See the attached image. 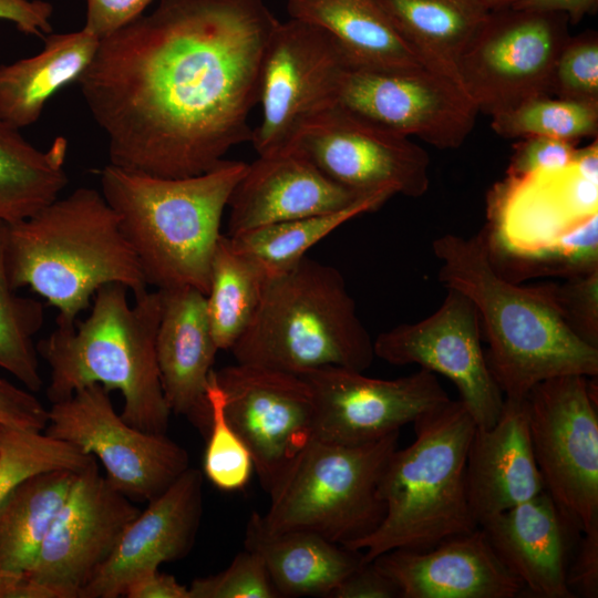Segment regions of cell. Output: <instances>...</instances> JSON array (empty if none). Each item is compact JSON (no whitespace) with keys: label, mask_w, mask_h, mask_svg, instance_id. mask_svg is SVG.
<instances>
[{"label":"cell","mask_w":598,"mask_h":598,"mask_svg":"<svg viewBox=\"0 0 598 598\" xmlns=\"http://www.w3.org/2000/svg\"><path fill=\"white\" fill-rule=\"evenodd\" d=\"M278 21L264 0H158L101 39L76 83L106 136L110 164L189 177L250 142Z\"/></svg>","instance_id":"cell-1"},{"label":"cell","mask_w":598,"mask_h":598,"mask_svg":"<svg viewBox=\"0 0 598 598\" xmlns=\"http://www.w3.org/2000/svg\"><path fill=\"white\" fill-rule=\"evenodd\" d=\"M439 279L464 293L481 320L488 369L504 398L523 399L538 383L561 375L597 377L598 348L564 321L553 282L522 286L493 268L481 233L434 239Z\"/></svg>","instance_id":"cell-2"},{"label":"cell","mask_w":598,"mask_h":598,"mask_svg":"<svg viewBox=\"0 0 598 598\" xmlns=\"http://www.w3.org/2000/svg\"><path fill=\"white\" fill-rule=\"evenodd\" d=\"M6 262L14 289L30 287L74 323L104 285L147 291L120 218L102 193L80 187L32 216L6 224Z\"/></svg>","instance_id":"cell-3"},{"label":"cell","mask_w":598,"mask_h":598,"mask_svg":"<svg viewBox=\"0 0 598 598\" xmlns=\"http://www.w3.org/2000/svg\"><path fill=\"white\" fill-rule=\"evenodd\" d=\"M247 164L225 159L210 171L167 178L107 164L101 193L120 218L148 286L208 292L220 223Z\"/></svg>","instance_id":"cell-4"},{"label":"cell","mask_w":598,"mask_h":598,"mask_svg":"<svg viewBox=\"0 0 598 598\" xmlns=\"http://www.w3.org/2000/svg\"><path fill=\"white\" fill-rule=\"evenodd\" d=\"M117 282L94 295L90 315L56 328L37 344L51 370V403L93 383L117 390L124 399L122 419L144 432L166 433L172 414L162 388L156 334L161 317L158 290L135 296Z\"/></svg>","instance_id":"cell-5"},{"label":"cell","mask_w":598,"mask_h":598,"mask_svg":"<svg viewBox=\"0 0 598 598\" xmlns=\"http://www.w3.org/2000/svg\"><path fill=\"white\" fill-rule=\"evenodd\" d=\"M414 441L396 448L379 483L385 514L374 532L351 546L371 561L393 549L426 550L478 528L467 499L466 457L476 424L460 400L414 422Z\"/></svg>","instance_id":"cell-6"},{"label":"cell","mask_w":598,"mask_h":598,"mask_svg":"<svg viewBox=\"0 0 598 598\" xmlns=\"http://www.w3.org/2000/svg\"><path fill=\"white\" fill-rule=\"evenodd\" d=\"M230 351L238 363L297 375L328 365L363 372L375 358L342 274L307 256L267 277L259 306Z\"/></svg>","instance_id":"cell-7"},{"label":"cell","mask_w":598,"mask_h":598,"mask_svg":"<svg viewBox=\"0 0 598 598\" xmlns=\"http://www.w3.org/2000/svg\"><path fill=\"white\" fill-rule=\"evenodd\" d=\"M400 432L360 445L311 437L269 491V532L303 530L350 549L382 522L379 483Z\"/></svg>","instance_id":"cell-8"},{"label":"cell","mask_w":598,"mask_h":598,"mask_svg":"<svg viewBox=\"0 0 598 598\" xmlns=\"http://www.w3.org/2000/svg\"><path fill=\"white\" fill-rule=\"evenodd\" d=\"M569 24L559 12L492 10L456 64L457 83L478 113L493 116L554 96L555 68Z\"/></svg>","instance_id":"cell-9"},{"label":"cell","mask_w":598,"mask_h":598,"mask_svg":"<svg viewBox=\"0 0 598 598\" xmlns=\"http://www.w3.org/2000/svg\"><path fill=\"white\" fill-rule=\"evenodd\" d=\"M596 378H551L525 398L530 444L545 491L582 532L598 523Z\"/></svg>","instance_id":"cell-10"},{"label":"cell","mask_w":598,"mask_h":598,"mask_svg":"<svg viewBox=\"0 0 598 598\" xmlns=\"http://www.w3.org/2000/svg\"><path fill=\"white\" fill-rule=\"evenodd\" d=\"M350 64L339 44L312 24L278 21L260 69V122L252 128L258 155L290 147L303 126L336 104L338 84Z\"/></svg>","instance_id":"cell-11"},{"label":"cell","mask_w":598,"mask_h":598,"mask_svg":"<svg viewBox=\"0 0 598 598\" xmlns=\"http://www.w3.org/2000/svg\"><path fill=\"white\" fill-rule=\"evenodd\" d=\"M44 432L99 460L109 482L132 501L150 502L189 467L185 448L136 429L117 414L110 391L97 383L51 403Z\"/></svg>","instance_id":"cell-12"},{"label":"cell","mask_w":598,"mask_h":598,"mask_svg":"<svg viewBox=\"0 0 598 598\" xmlns=\"http://www.w3.org/2000/svg\"><path fill=\"white\" fill-rule=\"evenodd\" d=\"M288 150L358 194L415 198L430 186V157L424 148L337 104L308 122Z\"/></svg>","instance_id":"cell-13"},{"label":"cell","mask_w":598,"mask_h":598,"mask_svg":"<svg viewBox=\"0 0 598 598\" xmlns=\"http://www.w3.org/2000/svg\"><path fill=\"white\" fill-rule=\"evenodd\" d=\"M336 104L390 131L437 148H457L478 111L452 79L425 66L377 69L349 64Z\"/></svg>","instance_id":"cell-14"},{"label":"cell","mask_w":598,"mask_h":598,"mask_svg":"<svg viewBox=\"0 0 598 598\" xmlns=\"http://www.w3.org/2000/svg\"><path fill=\"white\" fill-rule=\"evenodd\" d=\"M441 306L426 318L401 323L373 339L375 358L390 364H417L452 381L458 400L476 427L498 419L504 395L495 382L483 349L478 312L464 293L446 288Z\"/></svg>","instance_id":"cell-15"},{"label":"cell","mask_w":598,"mask_h":598,"mask_svg":"<svg viewBox=\"0 0 598 598\" xmlns=\"http://www.w3.org/2000/svg\"><path fill=\"white\" fill-rule=\"evenodd\" d=\"M598 214L597 138L565 167L511 176L486 199L480 231L488 251L530 249L554 240Z\"/></svg>","instance_id":"cell-16"},{"label":"cell","mask_w":598,"mask_h":598,"mask_svg":"<svg viewBox=\"0 0 598 598\" xmlns=\"http://www.w3.org/2000/svg\"><path fill=\"white\" fill-rule=\"evenodd\" d=\"M313 399L312 437L341 445L380 440L451 399L435 373L420 369L393 380L328 365L301 374Z\"/></svg>","instance_id":"cell-17"},{"label":"cell","mask_w":598,"mask_h":598,"mask_svg":"<svg viewBox=\"0 0 598 598\" xmlns=\"http://www.w3.org/2000/svg\"><path fill=\"white\" fill-rule=\"evenodd\" d=\"M228 421L249 450L261 487L269 493L312 437L315 405L297 374L238 363L215 370Z\"/></svg>","instance_id":"cell-18"},{"label":"cell","mask_w":598,"mask_h":598,"mask_svg":"<svg viewBox=\"0 0 598 598\" xmlns=\"http://www.w3.org/2000/svg\"><path fill=\"white\" fill-rule=\"evenodd\" d=\"M140 512L101 475L94 458L78 472L32 567L23 575L59 598H80Z\"/></svg>","instance_id":"cell-19"},{"label":"cell","mask_w":598,"mask_h":598,"mask_svg":"<svg viewBox=\"0 0 598 598\" xmlns=\"http://www.w3.org/2000/svg\"><path fill=\"white\" fill-rule=\"evenodd\" d=\"M202 512L203 475L189 466L130 523L80 598L123 596L141 573L184 558L195 542Z\"/></svg>","instance_id":"cell-20"},{"label":"cell","mask_w":598,"mask_h":598,"mask_svg":"<svg viewBox=\"0 0 598 598\" xmlns=\"http://www.w3.org/2000/svg\"><path fill=\"white\" fill-rule=\"evenodd\" d=\"M369 195L336 183L295 151L258 155L231 193L226 235L339 212Z\"/></svg>","instance_id":"cell-21"},{"label":"cell","mask_w":598,"mask_h":598,"mask_svg":"<svg viewBox=\"0 0 598 598\" xmlns=\"http://www.w3.org/2000/svg\"><path fill=\"white\" fill-rule=\"evenodd\" d=\"M371 561L396 585L400 598H514L523 590L480 527L426 550L393 549Z\"/></svg>","instance_id":"cell-22"},{"label":"cell","mask_w":598,"mask_h":598,"mask_svg":"<svg viewBox=\"0 0 598 598\" xmlns=\"http://www.w3.org/2000/svg\"><path fill=\"white\" fill-rule=\"evenodd\" d=\"M161 317L156 358L163 392L172 413L186 417L206 437V390L217 351L206 296L192 287L158 290Z\"/></svg>","instance_id":"cell-23"},{"label":"cell","mask_w":598,"mask_h":598,"mask_svg":"<svg viewBox=\"0 0 598 598\" xmlns=\"http://www.w3.org/2000/svg\"><path fill=\"white\" fill-rule=\"evenodd\" d=\"M525 398H504L497 421L474 431L465 477L478 527L545 489L530 444Z\"/></svg>","instance_id":"cell-24"},{"label":"cell","mask_w":598,"mask_h":598,"mask_svg":"<svg viewBox=\"0 0 598 598\" xmlns=\"http://www.w3.org/2000/svg\"><path fill=\"white\" fill-rule=\"evenodd\" d=\"M571 525L578 526L544 489L480 528L523 589L542 598H574L567 585Z\"/></svg>","instance_id":"cell-25"},{"label":"cell","mask_w":598,"mask_h":598,"mask_svg":"<svg viewBox=\"0 0 598 598\" xmlns=\"http://www.w3.org/2000/svg\"><path fill=\"white\" fill-rule=\"evenodd\" d=\"M245 548L262 559L279 597L326 596L361 563L362 554L303 530L274 533L254 512L246 525Z\"/></svg>","instance_id":"cell-26"},{"label":"cell","mask_w":598,"mask_h":598,"mask_svg":"<svg viewBox=\"0 0 598 598\" xmlns=\"http://www.w3.org/2000/svg\"><path fill=\"white\" fill-rule=\"evenodd\" d=\"M287 11L290 19L331 35L350 64L377 69L425 65L380 0H287Z\"/></svg>","instance_id":"cell-27"},{"label":"cell","mask_w":598,"mask_h":598,"mask_svg":"<svg viewBox=\"0 0 598 598\" xmlns=\"http://www.w3.org/2000/svg\"><path fill=\"white\" fill-rule=\"evenodd\" d=\"M99 42L83 28L50 33L35 55L0 65V115L20 130L35 123L55 93L78 82Z\"/></svg>","instance_id":"cell-28"},{"label":"cell","mask_w":598,"mask_h":598,"mask_svg":"<svg viewBox=\"0 0 598 598\" xmlns=\"http://www.w3.org/2000/svg\"><path fill=\"white\" fill-rule=\"evenodd\" d=\"M380 2L422 62L456 83V64L492 11L481 0Z\"/></svg>","instance_id":"cell-29"},{"label":"cell","mask_w":598,"mask_h":598,"mask_svg":"<svg viewBox=\"0 0 598 598\" xmlns=\"http://www.w3.org/2000/svg\"><path fill=\"white\" fill-rule=\"evenodd\" d=\"M66 138L41 151L0 115V221L28 218L59 198L69 183Z\"/></svg>","instance_id":"cell-30"},{"label":"cell","mask_w":598,"mask_h":598,"mask_svg":"<svg viewBox=\"0 0 598 598\" xmlns=\"http://www.w3.org/2000/svg\"><path fill=\"white\" fill-rule=\"evenodd\" d=\"M78 472L38 473L19 484L0 505V570L24 574L33 565Z\"/></svg>","instance_id":"cell-31"},{"label":"cell","mask_w":598,"mask_h":598,"mask_svg":"<svg viewBox=\"0 0 598 598\" xmlns=\"http://www.w3.org/2000/svg\"><path fill=\"white\" fill-rule=\"evenodd\" d=\"M266 280L265 271L221 234L206 295L207 316L219 350H230L243 334L259 306Z\"/></svg>","instance_id":"cell-32"},{"label":"cell","mask_w":598,"mask_h":598,"mask_svg":"<svg viewBox=\"0 0 598 598\" xmlns=\"http://www.w3.org/2000/svg\"><path fill=\"white\" fill-rule=\"evenodd\" d=\"M390 197L389 193H375L339 212L270 224L228 237L236 250L271 277L295 266L312 246L338 227L379 208Z\"/></svg>","instance_id":"cell-33"},{"label":"cell","mask_w":598,"mask_h":598,"mask_svg":"<svg viewBox=\"0 0 598 598\" xmlns=\"http://www.w3.org/2000/svg\"><path fill=\"white\" fill-rule=\"evenodd\" d=\"M486 251L496 272L514 283L544 277L565 280L590 274L598 270V214L540 246Z\"/></svg>","instance_id":"cell-34"},{"label":"cell","mask_w":598,"mask_h":598,"mask_svg":"<svg viewBox=\"0 0 598 598\" xmlns=\"http://www.w3.org/2000/svg\"><path fill=\"white\" fill-rule=\"evenodd\" d=\"M43 320L41 301L18 295L10 281L6 262V224L0 221V368L30 391H39L43 384L33 342Z\"/></svg>","instance_id":"cell-35"},{"label":"cell","mask_w":598,"mask_h":598,"mask_svg":"<svg viewBox=\"0 0 598 598\" xmlns=\"http://www.w3.org/2000/svg\"><path fill=\"white\" fill-rule=\"evenodd\" d=\"M493 131L504 138L547 136L579 142L597 137L598 104L540 96L492 116Z\"/></svg>","instance_id":"cell-36"},{"label":"cell","mask_w":598,"mask_h":598,"mask_svg":"<svg viewBox=\"0 0 598 598\" xmlns=\"http://www.w3.org/2000/svg\"><path fill=\"white\" fill-rule=\"evenodd\" d=\"M95 457L73 445L34 431L11 426L0 430V505L23 481L38 473L80 472Z\"/></svg>","instance_id":"cell-37"},{"label":"cell","mask_w":598,"mask_h":598,"mask_svg":"<svg viewBox=\"0 0 598 598\" xmlns=\"http://www.w3.org/2000/svg\"><path fill=\"white\" fill-rule=\"evenodd\" d=\"M209 405V429L204 455V474L219 489L244 488L254 470L251 455L243 439L227 419L225 396L215 370L212 371L206 390Z\"/></svg>","instance_id":"cell-38"},{"label":"cell","mask_w":598,"mask_h":598,"mask_svg":"<svg viewBox=\"0 0 598 598\" xmlns=\"http://www.w3.org/2000/svg\"><path fill=\"white\" fill-rule=\"evenodd\" d=\"M554 96L598 104V34L569 37L558 56Z\"/></svg>","instance_id":"cell-39"},{"label":"cell","mask_w":598,"mask_h":598,"mask_svg":"<svg viewBox=\"0 0 598 598\" xmlns=\"http://www.w3.org/2000/svg\"><path fill=\"white\" fill-rule=\"evenodd\" d=\"M190 598H278L260 556L245 548L223 571L196 578Z\"/></svg>","instance_id":"cell-40"},{"label":"cell","mask_w":598,"mask_h":598,"mask_svg":"<svg viewBox=\"0 0 598 598\" xmlns=\"http://www.w3.org/2000/svg\"><path fill=\"white\" fill-rule=\"evenodd\" d=\"M554 298L568 328L587 344L598 348V270L553 282Z\"/></svg>","instance_id":"cell-41"},{"label":"cell","mask_w":598,"mask_h":598,"mask_svg":"<svg viewBox=\"0 0 598 598\" xmlns=\"http://www.w3.org/2000/svg\"><path fill=\"white\" fill-rule=\"evenodd\" d=\"M578 142L547 136H526L513 147L506 175L522 176L567 166L575 158Z\"/></svg>","instance_id":"cell-42"},{"label":"cell","mask_w":598,"mask_h":598,"mask_svg":"<svg viewBox=\"0 0 598 598\" xmlns=\"http://www.w3.org/2000/svg\"><path fill=\"white\" fill-rule=\"evenodd\" d=\"M48 409L30 390L0 378V425L44 431Z\"/></svg>","instance_id":"cell-43"},{"label":"cell","mask_w":598,"mask_h":598,"mask_svg":"<svg viewBox=\"0 0 598 598\" xmlns=\"http://www.w3.org/2000/svg\"><path fill=\"white\" fill-rule=\"evenodd\" d=\"M152 1L154 0H85L83 29L101 40L144 14Z\"/></svg>","instance_id":"cell-44"},{"label":"cell","mask_w":598,"mask_h":598,"mask_svg":"<svg viewBox=\"0 0 598 598\" xmlns=\"http://www.w3.org/2000/svg\"><path fill=\"white\" fill-rule=\"evenodd\" d=\"M331 598H400L396 585L373 561H363L330 594Z\"/></svg>","instance_id":"cell-45"},{"label":"cell","mask_w":598,"mask_h":598,"mask_svg":"<svg viewBox=\"0 0 598 598\" xmlns=\"http://www.w3.org/2000/svg\"><path fill=\"white\" fill-rule=\"evenodd\" d=\"M574 564L567 570V585L575 596H598V523L584 530Z\"/></svg>","instance_id":"cell-46"},{"label":"cell","mask_w":598,"mask_h":598,"mask_svg":"<svg viewBox=\"0 0 598 598\" xmlns=\"http://www.w3.org/2000/svg\"><path fill=\"white\" fill-rule=\"evenodd\" d=\"M53 7L42 0H0V19L16 24L25 34L43 35L52 31Z\"/></svg>","instance_id":"cell-47"},{"label":"cell","mask_w":598,"mask_h":598,"mask_svg":"<svg viewBox=\"0 0 598 598\" xmlns=\"http://www.w3.org/2000/svg\"><path fill=\"white\" fill-rule=\"evenodd\" d=\"M123 596L127 598H190L188 587L169 574L151 569L137 575L126 586Z\"/></svg>","instance_id":"cell-48"},{"label":"cell","mask_w":598,"mask_h":598,"mask_svg":"<svg viewBox=\"0 0 598 598\" xmlns=\"http://www.w3.org/2000/svg\"><path fill=\"white\" fill-rule=\"evenodd\" d=\"M512 8L567 16L570 24H578L586 16L595 14L598 0H517Z\"/></svg>","instance_id":"cell-49"},{"label":"cell","mask_w":598,"mask_h":598,"mask_svg":"<svg viewBox=\"0 0 598 598\" xmlns=\"http://www.w3.org/2000/svg\"><path fill=\"white\" fill-rule=\"evenodd\" d=\"M489 10L512 7L517 0H481Z\"/></svg>","instance_id":"cell-50"},{"label":"cell","mask_w":598,"mask_h":598,"mask_svg":"<svg viewBox=\"0 0 598 598\" xmlns=\"http://www.w3.org/2000/svg\"><path fill=\"white\" fill-rule=\"evenodd\" d=\"M22 574H14V573H8L0 570V582L11 580L13 578L19 577Z\"/></svg>","instance_id":"cell-51"},{"label":"cell","mask_w":598,"mask_h":598,"mask_svg":"<svg viewBox=\"0 0 598 598\" xmlns=\"http://www.w3.org/2000/svg\"><path fill=\"white\" fill-rule=\"evenodd\" d=\"M1 426H2V425H0V430H1Z\"/></svg>","instance_id":"cell-52"}]
</instances>
